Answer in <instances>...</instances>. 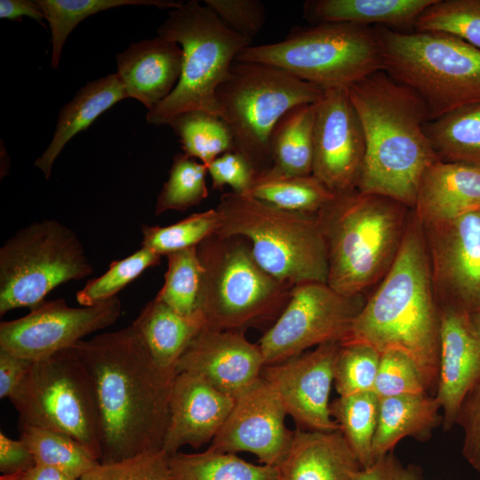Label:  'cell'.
Masks as SVG:
<instances>
[{
  "label": "cell",
  "mask_w": 480,
  "mask_h": 480,
  "mask_svg": "<svg viewBox=\"0 0 480 480\" xmlns=\"http://www.w3.org/2000/svg\"><path fill=\"white\" fill-rule=\"evenodd\" d=\"M282 480H354L360 462L340 430L297 428L289 452L277 466Z\"/></svg>",
  "instance_id": "cb8c5ba5"
},
{
  "label": "cell",
  "mask_w": 480,
  "mask_h": 480,
  "mask_svg": "<svg viewBox=\"0 0 480 480\" xmlns=\"http://www.w3.org/2000/svg\"><path fill=\"white\" fill-rule=\"evenodd\" d=\"M364 302L363 295L341 294L327 283L293 286L285 308L257 343L265 365L282 363L313 347L341 343Z\"/></svg>",
  "instance_id": "4fadbf2b"
},
{
  "label": "cell",
  "mask_w": 480,
  "mask_h": 480,
  "mask_svg": "<svg viewBox=\"0 0 480 480\" xmlns=\"http://www.w3.org/2000/svg\"><path fill=\"white\" fill-rule=\"evenodd\" d=\"M196 250L204 268L200 311L204 327L244 332L275 323L292 286L279 282L257 263L246 239L214 234Z\"/></svg>",
  "instance_id": "ba28073f"
},
{
  "label": "cell",
  "mask_w": 480,
  "mask_h": 480,
  "mask_svg": "<svg viewBox=\"0 0 480 480\" xmlns=\"http://www.w3.org/2000/svg\"><path fill=\"white\" fill-rule=\"evenodd\" d=\"M49 23L52 68L59 65L66 39L79 22L97 12L124 5H152L174 9L183 2L172 0H36Z\"/></svg>",
  "instance_id": "e575fe53"
},
{
  "label": "cell",
  "mask_w": 480,
  "mask_h": 480,
  "mask_svg": "<svg viewBox=\"0 0 480 480\" xmlns=\"http://www.w3.org/2000/svg\"><path fill=\"white\" fill-rule=\"evenodd\" d=\"M168 125L178 136L183 153L206 167L220 155L235 150L231 131L218 116L188 111L175 116Z\"/></svg>",
  "instance_id": "d590c367"
},
{
  "label": "cell",
  "mask_w": 480,
  "mask_h": 480,
  "mask_svg": "<svg viewBox=\"0 0 480 480\" xmlns=\"http://www.w3.org/2000/svg\"><path fill=\"white\" fill-rule=\"evenodd\" d=\"M379 406L380 397L374 391L340 396L330 404L332 417L363 468L374 463L372 444Z\"/></svg>",
  "instance_id": "d6a6232c"
},
{
  "label": "cell",
  "mask_w": 480,
  "mask_h": 480,
  "mask_svg": "<svg viewBox=\"0 0 480 480\" xmlns=\"http://www.w3.org/2000/svg\"><path fill=\"white\" fill-rule=\"evenodd\" d=\"M480 209V167L436 160L424 172L412 212L422 226Z\"/></svg>",
  "instance_id": "603a6c76"
},
{
  "label": "cell",
  "mask_w": 480,
  "mask_h": 480,
  "mask_svg": "<svg viewBox=\"0 0 480 480\" xmlns=\"http://www.w3.org/2000/svg\"><path fill=\"white\" fill-rule=\"evenodd\" d=\"M286 411L276 392L261 377L237 396L219 433L214 451L253 453L260 463L277 467L289 452L294 430L285 425Z\"/></svg>",
  "instance_id": "ac0fdd59"
},
{
  "label": "cell",
  "mask_w": 480,
  "mask_h": 480,
  "mask_svg": "<svg viewBox=\"0 0 480 480\" xmlns=\"http://www.w3.org/2000/svg\"><path fill=\"white\" fill-rule=\"evenodd\" d=\"M33 361L0 351V397L9 398L20 385Z\"/></svg>",
  "instance_id": "f907efd6"
},
{
  "label": "cell",
  "mask_w": 480,
  "mask_h": 480,
  "mask_svg": "<svg viewBox=\"0 0 480 480\" xmlns=\"http://www.w3.org/2000/svg\"><path fill=\"white\" fill-rule=\"evenodd\" d=\"M280 209L317 214L336 195L311 175H289L272 167L255 174L246 194Z\"/></svg>",
  "instance_id": "f546056e"
},
{
  "label": "cell",
  "mask_w": 480,
  "mask_h": 480,
  "mask_svg": "<svg viewBox=\"0 0 480 480\" xmlns=\"http://www.w3.org/2000/svg\"><path fill=\"white\" fill-rule=\"evenodd\" d=\"M20 475L18 476H4L2 475L0 480H18Z\"/></svg>",
  "instance_id": "11a10c76"
},
{
  "label": "cell",
  "mask_w": 480,
  "mask_h": 480,
  "mask_svg": "<svg viewBox=\"0 0 480 480\" xmlns=\"http://www.w3.org/2000/svg\"><path fill=\"white\" fill-rule=\"evenodd\" d=\"M431 388L426 376L408 355L399 350L381 354L373 391L380 397L424 394Z\"/></svg>",
  "instance_id": "7bdbcfd3"
},
{
  "label": "cell",
  "mask_w": 480,
  "mask_h": 480,
  "mask_svg": "<svg viewBox=\"0 0 480 480\" xmlns=\"http://www.w3.org/2000/svg\"><path fill=\"white\" fill-rule=\"evenodd\" d=\"M374 28L383 70L419 94L430 121L480 103V49L444 33Z\"/></svg>",
  "instance_id": "8992f818"
},
{
  "label": "cell",
  "mask_w": 480,
  "mask_h": 480,
  "mask_svg": "<svg viewBox=\"0 0 480 480\" xmlns=\"http://www.w3.org/2000/svg\"><path fill=\"white\" fill-rule=\"evenodd\" d=\"M9 400L19 414V425L68 434L100 461L94 383L73 348L33 361Z\"/></svg>",
  "instance_id": "8fae6325"
},
{
  "label": "cell",
  "mask_w": 480,
  "mask_h": 480,
  "mask_svg": "<svg viewBox=\"0 0 480 480\" xmlns=\"http://www.w3.org/2000/svg\"><path fill=\"white\" fill-rule=\"evenodd\" d=\"M480 382V340L469 315L440 306L439 372L436 398L444 411L443 426L456 422L468 393Z\"/></svg>",
  "instance_id": "ffe728a7"
},
{
  "label": "cell",
  "mask_w": 480,
  "mask_h": 480,
  "mask_svg": "<svg viewBox=\"0 0 480 480\" xmlns=\"http://www.w3.org/2000/svg\"><path fill=\"white\" fill-rule=\"evenodd\" d=\"M413 27L417 32L447 34L480 49V0H436Z\"/></svg>",
  "instance_id": "f35d334b"
},
{
  "label": "cell",
  "mask_w": 480,
  "mask_h": 480,
  "mask_svg": "<svg viewBox=\"0 0 480 480\" xmlns=\"http://www.w3.org/2000/svg\"><path fill=\"white\" fill-rule=\"evenodd\" d=\"M235 401L196 374L177 373L172 387L170 420L163 451L171 456L184 445L197 449L211 443Z\"/></svg>",
  "instance_id": "44dd1931"
},
{
  "label": "cell",
  "mask_w": 480,
  "mask_h": 480,
  "mask_svg": "<svg viewBox=\"0 0 480 480\" xmlns=\"http://www.w3.org/2000/svg\"><path fill=\"white\" fill-rule=\"evenodd\" d=\"M157 33L180 46L182 68L171 94L148 111V123L169 124L175 116L194 110L219 116L217 89L252 39L230 29L204 4L195 0L170 10Z\"/></svg>",
  "instance_id": "52a82bcc"
},
{
  "label": "cell",
  "mask_w": 480,
  "mask_h": 480,
  "mask_svg": "<svg viewBox=\"0 0 480 480\" xmlns=\"http://www.w3.org/2000/svg\"><path fill=\"white\" fill-rule=\"evenodd\" d=\"M160 260L161 256L141 247L126 258L112 261L105 273L89 280L77 292L76 300L81 306H93L116 297L118 292Z\"/></svg>",
  "instance_id": "60d3db41"
},
{
  "label": "cell",
  "mask_w": 480,
  "mask_h": 480,
  "mask_svg": "<svg viewBox=\"0 0 480 480\" xmlns=\"http://www.w3.org/2000/svg\"><path fill=\"white\" fill-rule=\"evenodd\" d=\"M411 210L357 189L336 196L316 214L326 246L327 284L347 296L363 295L379 284L399 253Z\"/></svg>",
  "instance_id": "277c9868"
},
{
  "label": "cell",
  "mask_w": 480,
  "mask_h": 480,
  "mask_svg": "<svg viewBox=\"0 0 480 480\" xmlns=\"http://www.w3.org/2000/svg\"><path fill=\"white\" fill-rule=\"evenodd\" d=\"M182 58V50L176 42L158 36L132 44L116 55V75L127 97L136 99L149 111L175 88Z\"/></svg>",
  "instance_id": "7402d4cb"
},
{
  "label": "cell",
  "mask_w": 480,
  "mask_h": 480,
  "mask_svg": "<svg viewBox=\"0 0 480 480\" xmlns=\"http://www.w3.org/2000/svg\"><path fill=\"white\" fill-rule=\"evenodd\" d=\"M172 480H282L278 467L256 465L234 453L208 448L168 458Z\"/></svg>",
  "instance_id": "4dcf8cb0"
},
{
  "label": "cell",
  "mask_w": 480,
  "mask_h": 480,
  "mask_svg": "<svg viewBox=\"0 0 480 480\" xmlns=\"http://www.w3.org/2000/svg\"><path fill=\"white\" fill-rule=\"evenodd\" d=\"M128 98L116 74L88 83L60 111L52 139L35 165L49 179L53 163L65 145L78 132L88 128L102 113Z\"/></svg>",
  "instance_id": "d4e9b609"
},
{
  "label": "cell",
  "mask_w": 480,
  "mask_h": 480,
  "mask_svg": "<svg viewBox=\"0 0 480 480\" xmlns=\"http://www.w3.org/2000/svg\"><path fill=\"white\" fill-rule=\"evenodd\" d=\"M380 356L377 349L368 344H340L333 381L339 396L373 391Z\"/></svg>",
  "instance_id": "b9f144b4"
},
{
  "label": "cell",
  "mask_w": 480,
  "mask_h": 480,
  "mask_svg": "<svg viewBox=\"0 0 480 480\" xmlns=\"http://www.w3.org/2000/svg\"><path fill=\"white\" fill-rule=\"evenodd\" d=\"M73 348L94 383L100 462L163 450L176 372L156 364L132 324Z\"/></svg>",
  "instance_id": "6da1fadb"
},
{
  "label": "cell",
  "mask_w": 480,
  "mask_h": 480,
  "mask_svg": "<svg viewBox=\"0 0 480 480\" xmlns=\"http://www.w3.org/2000/svg\"><path fill=\"white\" fill-rule=\"evenodd\" d=\"M35 465L33 454L22 439L14 440L0 432V471L2 475H21Z\"/></svg>",
  "instance_id": "c3c4849f"
},
{
  "label": "cell",
  "mask_w": 480,
  "mask_h": 480,
  "mask_svg": "<svg viewBox=\"0 0 480 480\" xmlns=\"http://www.w3.org/2000/svg\"><path fill=\"white\" fill-rule=\"evenodd\" d=\"M436 0H308L303 16L312 25L376 24L389 28L414 26L420 13Z\"/></svg>",
  "instance_id": "484cf974"
},
{
  "label": "cell",
  "mask_w": 480,
  "mask_h": 480,
  "mask_svg": "<svg viewBox=\"0 0 480 480\" xmlns=\"http://www.w3.org/2000/svg\"><path fill=\"white\" fill-rule=\"evenodd\" d=\"M23 16L34 19L44 25V13L37 1L0 0V18L21 21Z\"/></svg>",
  "instance_id": "816d5d0a"
},
{
  "label": "cell",
  "mask_w": 480,
  "mask_h": 480,
  "mask_svg": "<svg viewBox=\"0 0 480 480\" xmlns=\"http://www.w3.org/2000/svg\"><path fill=\"white\" fill-rule=\"evenodd\" d=\"M419 469L404 467L390 452L375 460L369 468H361L354 480H420Z\"/></svg>",
  "instance_id": "681fc988"
},
{
  "label": "cell",
  "mask_w": 480,
  "mask_h": 480,
  "mask_svg": "<svg viewBox=\"0 0 480 480\" xmlns=\"http://www.w3.org/2000/svg\"><path fill=\"white\" fill-rule=\"evenodd\" d=\"M122 304L114 297L73 308L63 299L44 300L20 318L0 324V351L30 361L73 348L84 337L115 324Z\"/></svg>",
  "instance_id": "5bb4252c"
},
{
  "label": "cell",
  "mask_w": 480,
  "mask_h": 480,
  "mask_svg": "<svg viewBox=\"0 0 480 480\" xmlns=\"http://www.w3.org/2000/svg\"><path fill=\"white\" fill-rule=\"evenodd\" d=\"M132 325L156 364L176 372L178 361L204 327V321L202 316H182L154 298Z\"/></svg>",
  "instance_id": "4316f807"
},
{
  "label": "cell",
  "mask_w": 480,
  "mask_h": 480,
  "mask_svg": "<svg viewBox=\"0 0 480 480\" xmlns=\"http://www.w3.org/2000/svg\"><path fill=\"white\" fill-rule=\"evenodd\" d=\"M207 167L183 152L173 156L169 176L156 204L155 213L167 211L184 212L199 204L208 196Z\"/></svg>",
  "instance_id": "ab89813d"
},
{
  "label": "cell",
  "mask_w": 480,
  "mask_h": 480,
  "mask_svg": "<svg viewBox=\"0 0 480 480\" xmlns=\"http://www.w3.org/2000/svg\"><path fill=\"white\" fill-rule=\"evenodd\" d=\"M456 423L465 433L463 456L480 474V382L464 398Z\"/></svg>",
  "instance_id": "7dc6e473"
},
{
  "label": "cell",
  "mask_w": 480,
  "mask_h": 480,
  "mask_svg": "<svg viewBox=\"0 0 480 480\" xmlns=\"http://www.w3.org/2000/svg\"><path fill=\"white\" fill-rule=\"evenodd\" d=\"M439 306L468 315L480 308V209L422 226Z\"/></svg>",
  "instance_id": "9a60e30c"
},
{
  "label": "cell",
  "mask_w": 480,
  "mask_h": 480,
  "mask_svg": "<svg viewBox=\"0 0 480 480\" xmlns=\"http://www.w3.org/2000/svg\"><path fill=\"white\" fill-rule=\"evenodd\" d=\"M425 130L439 160L480 167V103L431 120Z\"/></svg>",
  "instance_id": "1f68e13d"
},
{
  "label": "cell",
  "mask_w": 480,
  "mask_h": 480,
  "mask_svg": "<svg viewBox=\"0 0 480 480\" xmlns=\"http://www.w3.org/2000/svg\"><path fill=\"white\" fill-rule=\"evenodd\" d=\"M166 258L164 283L155 298L182 316H202L204 268L196 247L172 252Z\"/></svg>",
  "instance_id": "8d00e7d4"
},
{
  "label": "cell",
  "mask_w": 480,
  "mask_h": 480,
  "mask_svg": "<svg viewBox=\"0 0 480 480\" xmlns=\"http://www.w3.org/2000/svg\"><path fill=\"white\" fill-rule=\"evenodd\" d=\"M315 103L296 106L275 125L269 141L272 168L289 175H311Z\"/></svg>",
  "instance_id": "f1b7e54d"
},
{
  "label": "cell",
  "mask_w": 480,
  "mask_h": 480,
  "mask_svg": "<svg viewBox=\"0 0 480 480\" xmlns=\"http://www.w3.org/2000/svg\"><path fill=\"white\" fill-rule=\"evenodd\" d=\"M264 359L258 344L242 331L204 327L180 356L176 374H196L220 392L236 398L260 378Z\"/></svg>",
  "instance_id": "d6986e66"
},
{
  "label": "cell",
  "mask_w": 480,
  "mask_h": 480,
  "mask_svg": "<svg viewBox=\"0 0 480 480\" xmlns=\"http://www.w3.org/2000/svg\"><path fill=\"white\" fill-rule=\"evenodd\" d=\"M220 215L215 209L196 212L168 226L141 228V247L148 248L159 256L196 247L204 240L217 233Z\"/></svg>",
  "instance_id": "74e56055"
},
{
  "label": "cell",
  "mask_w": 480,
  "mask_h": 480,
  "mask_svg": "<svg viewBox=\"0 0 480 480\" xmlns=\"http://www.w3.org/2000/svg\"><path fill=\"white\" fill-rule=\"evenodd\" d=\"M20 439L36 464L56 468L80 479L100 461L73 436L47 428L19 425Z\"/></svg>",
  "instance_id": "836d02e7"
},
{
  "label": "cell",
  "mask_w": 480,
  "mask_h": 480,
  "mask_svg": "<svg viewBox=\"0 0 480 480\" xmlns=\"http://www.w3.org/2000/svg\"><path fill=\"white\" fill-rule=\"evenodd\" d=\"M363 126L365 153L357 190L413 209L420 179L438 160L426 133L424 100L380 70L346 88Z\"/></svg>",
  "instance_id": "7a4b0ae2"
},
{
  "label": "cell",
  "mask_w": 480,
  "mask_h": 480,
  "mask_svg": "<svg viewBox=\"0 0 480 480\" xmlns=\"http://www.w3.org/2000/svg\"><path fill=\"white\" fill-rule=\"evenodd\" d=\"M216 210V234L246 239L257 263L279 282L292 287L327 283L326 246L316 214L286 211L234 192L222 194Z\"/></svg>",
  "instance_id": "5b68a950"
},
{
  "label": "cell",
  "mask_w": 480,
  "mask_h": 480,
  "mask_svg": "<svg viewBox=\"0 0 480 480\" xmlns=\"http://www.w3.org/2000/svg\"><path fill=\"white\" fill-rule=\"evenodd\" d=\"M470 322L472 326L480 340V308L471 314H469Z\"/></svg>",
  "instance_id": "db71d44e"
},
{
  "label": "cell",
  "mask_w": 480,
  "mask_h": 480,
  "mask_svg": "<svg viewBox=\"0 0 480 480\" xmlns=\"http://www.w3.org/2000/svg\"><path fill=\"white\" fill-rule=\"evenodd\" d=\"M18 480H79L56 468L37 465L20 475Z\"/></svg>",
  "instance_id": "f5cc1de1"
},
{
  "label": "cell",
  "mask_w": 480,
  "mask_h": 480,
  "mask_svg": "<svg viewBox=\"0 0 480 480\" xmlns=\"http://www.w3.org/2000/svg\"><path fill=\"white\" fill-rule=\"evenodd\" d=\"M212 188L221 190L226 186L234 193L246 195L256 172L249 162L238 152L231 150L215 158L208 166Z\"/></svg>",
  "instance_id": "bcb514c9"
},
{
  "label": "cell",
  "mask_w": 480,
  "mask_h": 480,
  "mask_svg": "<svg viewBox=\"0 0 480 480\" xmlns=\"http://www.w3.org/2000/svg\"><path fill=\"white\" fill-rule=\"evenodd\" d=\"M93 271L76 234L56 220L19 229L0 248V315L32 309L60 284Z\"/></svg>",
  "instance_id": "7c38bea8"
},
{
  "label": "cell",
  "mask_w": 480,
  "mask_h": 480,
  "mask_svg": "<svg viewBox=\"0 0 480 480\" xmlns=\"http://www.w3.org/2000/svg\"><path fill=\"white\" fill-rule=\"evenodd\" d=\"M324 92L276 66L235 60L217 89L216 102L235 151L258 173L272 166L270 135L281 117L296 106L316 103Z\"/></svg>",
  "instance_id": "9c48e42d"
},
{
  "label": "cell",
  "mask_w": 480,
  "mask_h": 480,
  "mask_svg": "<svg viewBox=\"0 0 480 480\" xmlns=\"http://www.w3.org/2000/svg\"><path fill=\"white\" fill-rule=\"evenodd\" d=\"M168 458L163 450H157L100 462L79 480H172Z\"/></svg>",
  "instance_id": "ee69618b"
},
{
  "label": "cell",
  "mask_w": 480,
  "mask_h": 480,
  "mask_svg": "<svg viewBox=\"0 0 480 480\" xmlns=\"http://www.w3.org/2000/svg\"><path fill=\"white\" fill-rule=\"evenodd\" d=\"M340 346L323 344L282 363L264 365L261 371L260 377L301 429L339 430L330 412L329 396Z\"/></svg>",
  "instance_id": "e0dca14e"
},
{
  "label": "cell",
  "mask_w": 480,
  "mask_h": 480,
  "mask_svg": "<svg viewBox=\"0 0 480 480\" xmlns=\"http://www.w3.org/2000/svg\"><path fill=\"white\" fill-rule=\"evenodd\" d=\"M365 140L346 88L324 90L315 103L312 174L336 196L357 189Z\"/></svg>",
  "instance_id": "2e32d148"
},
{
  "label": "cell",
  "mask_w": 480,
  "mask_h": 480,
  "mask_svg": "<svg viewBox=\"0 0 480 480\" xmlns=\"http://www.w3.org/2000/svg\"><path fill=\"white\" fill-rule=\"evenodd\" d=\"M440 306L431 276L424 229L412 213L392 267L355 318L340 343L360 342L380 354L399 350L437 387Z\"/></svg>",
  "instance_id": "3957f363"
},
{
  "label": "cell",
  "mask_w": 480,
  "mask_h": 480,
  "mask_svg": "<svg viewBox=\"0 0 480 480\" xmlns=\"http://www.w3.org/2000/svg\"><path fill=\"white\" fill-rule=\"evenodd\" d=\"M436 396L428 393L404 394L380 398L379 415L372 444L374 462L390 452L405 436L427 438L443 418Z\"/></svg>",
  "instance_id": "83f0119b"
},
{
  "label": "cell",
  "mask_w": 480,
  "mask_h": 480,
  "mask_svg": "<svg viewBox=\"0 0 480 480\" xmlns=\"http://www.w3.org/2000/svg\"><path fill=\"white\" fill-rule=\"evenodd\" d=\"M236 60L276 66L324 90L383 70L375 28L350 23L294 27L282 41L251 45Z\"/></svg>",
  "instance_id": "30bf717a"
},
{
  "label": "cell",
  "mask_w": 480,
  "mask_h": 480,
  "mask_svg": "<svg viewBox=\"0 0 480 480\" xmlns=\"http://www.w3.org/2000/svg\"><path fill=\"white\" fill-rule=\"evenodd\" d=\"M210 8L230 29L253 38L263 28L266 10L260 0H204Z\"/></svg>",
  "instance_id": "f6af8a7d"
}]
</instances>
